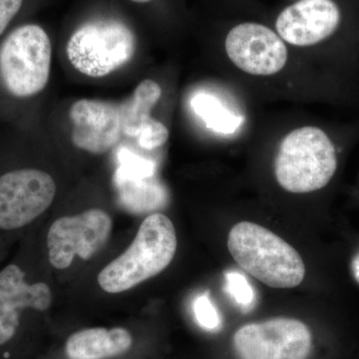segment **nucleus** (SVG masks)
<instances>
[{
	"instance_id": "obj_1",
	"label": "nucleus",
	"mask_w": 359,
	"mask_h": 359,
	"mask_svg": "<svg viewBox=\"0 0 359 359\" xmlns=\"http://www.w3.org/2000/svg\"><path fill=\"white\" fill-rule=\"evenodd\" d=\"M53 304L49 285L35 278L25 257L0 269V359H33L40 316Z\"/></svg>"
},
{
	"instance_id": "obj_2",
	"label": "nucleus",
	"mask_w": 359,
	"mask_h": 359,
	"mask_svg": "<svg viewBox=\"0 0 359 359\" xmlns=\"http://www.w3.org/2000/svg\"><path fill=\"white\" fill-rule=\"evenodd\" d=\"M177 245L176 230L171 219L160 212L150 215L142 222L128 249L99 273V287L113 294L134 289L169 266Z\"/></svg>"
},
{
	"instance_id": "obj_3",
	"label": "nucleus",
	"mask_w": 359,
	"mask_h": 359,
	"mask_svg": "<svg viewBox=\"0 0 359 359\" xmlns=\"http://www.w3.org/2000/svg\"><path fill=\"white\" fill-rule=\"evenodd\" d=\"M228 249L241 268L273 289H292L301 285L306 276L297 250L259 224H235L229 233Z\"/></svg>"
},
{
	"instance_id": "obj_4",
	"label": "nucleus",
	"mask_w": 359,
	"mask_h": 359,
	"mask_svg": "<svg viewBox=\"0 0 359 359\" xmlns=\"http://www.w3.org/2000/svg\"><path fill=\"white\" fill-rule=\"evenodd\" d=\"M337 168L334 144L316 127L295 129L283 139L275 161V175L283 190L294 194L325 188Z\"/></svg>"
},
{
	"instance_id": "obj_5",
	"label": "nucleus",
	"mask_w": 359,
	"mask_h": 359,
	"mask_svg": "<svg viewBox=\"0 0 359 359\" xmlns=\"http://www.w3.org/2000/svg\"><path fill=\"white\" fill-rule=\"evenodd\" d=\"M51 62V41L43 28L20 26L0 46V81L16 98L37 95L48 84Z\"/></svg>"
},
{
	"instance_id": "obj_6",
	"label": "nucleus",
	"mask_w": 359,
	"mask_h": 359,
	"mask_svg": "<svg viewBox=\"0 0 359 359\" xmlns=\"http://www.w3.org/2000/svg\"><path fill=\"white\" fill-rule=\"evenodd\" d=\"M136 52V37L121 21L85 23L71 35L66 55L75 70L85 76L101 78L128 65Z\"/></svg>"
},
{
	"instance_id": "obj_7",
	"label": "nucleus",
	"mask_w": 359,
	"mask_h": 359,
	"mask_svg": "<svg viewBox=\"0 0 359 359\" xmlns=\"http://www.w3.org/2000/svg\"><path fill=\"white\" fill-rule=\"evenodd\" d=\"M51 175L32 167L0 175V233H18L34 224L55 199Z\"/></svg>"
},
{
	"instance_id": "obj_8",
	"label": "nucleus",
	"mask_w": 359,
	"mask_h": 359,
	"mask_svg": "<svg viewBox=\"0 0 359 359\" xmlns=\"http://www.w3.org/2000/svg\"><path fill=\"white\" fill-rule=\"evenodd\" d=\"M231 347L236 359H311L313 335L304 321L275 318L238 327Z\"/></svg>"
},
{
	"instance_id": "obj_9",
	"label": "nucleus",
	"mask_w": 359,
	"mask_h": 359,
	"mask_svg": "<svg viewBox=\"0 0 359 359\" xmlns=\"http://www.w3.org/2000/svg\"><path fill=\"white\" fill-rule=\"evenodd\" d=\"M113 221L101 209L58 218L49 226L46 236L47 257L52 268L63 271L76 259L88 261L109 241Z\"/></svg>"
},
{
	"instance_id": "obj_10",
	"label": "nucleus",
	"mask_w": 359,
	"mask_h": 359,
	"mask_svg": "<svg viewBox=\"0 0 359 359\" xmlns=\"http://www.w3.org/2000/svg\"><path fill=\"white\" fill-rule=\"evenodd\" d=\"M224 48L233 65L257 76L280 72L287 60V47L280 35L259 23L235 26L226 35Z\"/></svg>"
},
{
	"instance_id": "obj_11",
	"label": "nucleus",
	"mask_w": 359,
	"mask_h": 359,
	"mask_svg": "<svg viewBox=\"0 0 359 359\" xmlns=\"http://www.w3.org/2000/svg\"><path fill=\"white\" fill-rule=\"evenodd\" d=\"M69 116L73 125L71 140L80 150L103 155L121 140V115L113 104L80 99L71 106Z\"/></svg>"
},
{
	"instance_id": "obj_12",
	"label": "nucleus",
	"mask_w": 359,
	"mask_h": 359,
	"mask_svg": "<svg viewBox=\"0 0 359 359\" xmlns=\"http://www.w3.org/2000/svg\"><path fill=\"white\" fill-rule=\"evenodd\" d=\"M339 21V6L332 0H299L283 9L276 28L287 43L311 46L334 34Z\"/></svg>"
},
{
	"instance_id": "obj_13",
	"label": "nucleus",
	"mask_w": 359,
	"mask_h": 359,
	"mask_svg": "<svg viewBox=\"0 0 359 359\" xmlns=\"http://www.w3.org/2000/svg\"><path fill=\"white\" fill-rule=\"evenodd\" d=\"M162 96V88L154 80L146 79L135 89L133 95L120 109L123 134L138 137L142 127L152 119L151 112Z\"/></svg>"
},
{
	"instance_id": "obj_14",
	"label": "nucleus",
	"mask_w": 359,
	"mask_h": 359,
	"mask_svg": "<svg viewBox=\"0 0 359 359\" xmlns=\"http://www.w3.org/2000/svg\"><path fill=\"white\" fill-rule=\"evenodd\" d=\"M192 106L208 128L214 130L217 133H235L244 121L243 117L231 112L211 94H198L194 97Z\"/></svg>"
},
{
	"instance_id": "obj_15",
	"label": "nucleus",
	"mask_w": 359,
	"mask_h": 359,
	"mask_svg": "<svg viewBox=\"0 0 359 359\" xmlns=\"http://www.w3.org/2000/svg\"><path fill=\"white\" fill-rule=\"evenodd\" d=\"M226 290L233 301L243 309H250L255 302V290L242 273L229 271L226 273Z\"/></svg>"
},
{
	"instance_id": "obj_16",
	"label": "nucleus",
	"mask_w": 359,
	"mask_h": 359,
	"mask_svg": "<svg viewBox=\"0 0 359 359\" xmlns=\"http://www.w3.org/2000/svg\"><path fill=\"white\" fill-rule=\"evenodd\" d=\"M194 313L198 325L207 332H217L221 327V318L209 294H201L194 302Z\"/></svg>"
},
{
	"instance_id": "obj_17",
	"label": "nucleus",
	"mask_w": 359,
	"mask_h": 359,
	"mask_svg": "<svg viewBox=\"0 0 359 359\" xmlns=\"http://www.w3.org/2000/svg\"><path fill=\"white\" fill-rule=\"evenodd\" d=\"M138 143L142 148L146 150H153V149L159 148L164 145L169 139V130L164 123L156 120L154 118L146 123L142 127L140 133H139Z\"/></svg>"
},
{
	"instance_id": "obj_18",
	"label": "nucleus",
	"mask_w": 359,
	"mask_h": 359,
	"mask_svg": "<svg viewBox=\"0 0 359 359\" xmlns=\"http://www.w3.org/2000/svg\"><path fill=\"white\" fill-rule=\"evenodd\" d=\"M23 0H0V35L15 18L22 6Z\"/></svg>"
},
{
	"instance_id": "obj_19",
	"label": "nucleus",
	"mask_w": 359,
	"mask_h": 359,
	"mask_svg": "<svg viewBox=\"0 0 359 359\" xmlns=\"http://www.w3.org/2000/svg\"><path fill=\"white\" fill-rule=\"evenodd\" d=\"M353 271L354 278L359 283V254L356 255L353 261Z\"/></svg>"
},
{
	"instance_id": "obj_20",
	"label": "nucleus",
	"mask_w": 359,
	"mask_h": 359,
	"mask_svg": "<svg viewBox=\"0 0 359 359\" xmlns=\"http://www.w3.org/2000/svg\"><path fill=\"white\" fill-rule=\"evenodd\" d=\"M131 1L137 2V4H147L151 0H131Z\"/></svg>"
},
{
	"instance_id": "obj_21",
	"label": "nucleus",
	"mask_w": 359,
	"mask_h": 359,
	"mask_svg": "<svg viewBox=\"0 0 359 359\" xmlns=\"http://www.w3.org/2000/svg\"><path fill=\"white\" fill-rule=\"evenodd\" d=\"M122 359H140V358H136V356H135V358H122Z\"/></svg>"
}]
</instances>
